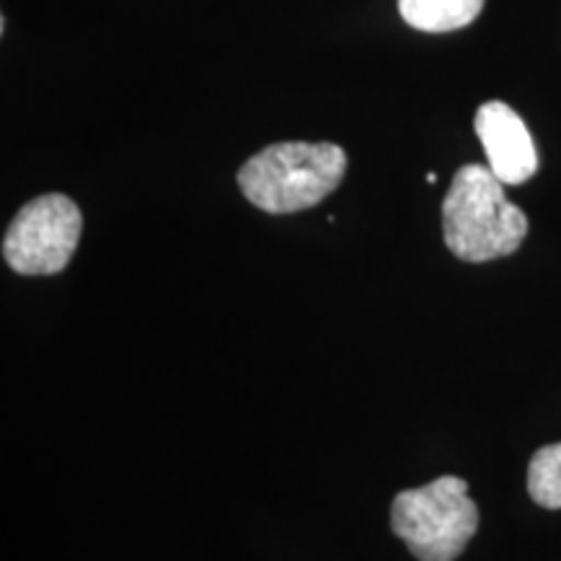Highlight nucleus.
<instances>
[{
  "label": "nucleus",
  "mask_w": 561,
  "mask_h": 561,
  "mask_svg": "<svg viewBox=\"0 0 561 561\" xmlns=\"http://www.w3.org/2000/svg\"><path fill=\"white\" fill-rule=\"evenodd\" d=\"M447 250L466 263L507 257L528 234V216L504 195V182L489 167L466 164L455 172L442 203Z\"/></svg>",
  "instance_id": "obj_1"
},
{
  "label": "nucleus",
  "mask_w": 561,
  "mask_h": 561,
  "mask_svg": "<svg viewBox=\"0 0 561 561\" xmlns=\"http://www.w3.org/2000/svg\"><path fill=\"white\" fill-rule=\"evenodd\" d=\"M346 164L341 146L286 140L244 161L237 182L244 198L265 214H297L325 201L343 182Z\"/></svg>",
  "instance_id": "obj_2"
},
{
  "label": "nucleus",
  "mask_w": 561,
  "mask_h": 561,
  "mask_svg": "<svg viewBox=\"0 0 561 561\" xmlns=\"http://www.w3.org/2000/svg\"><path fill=\"white\" fill-rule=\"evenodd\" d=\"M390 528L419 561H455L479 530V507L466 481L442 476L392 500Z\"/></svg>",
  "instance_id": "obj_3"
},
{
  "label": "nucleus",
  "mask_w": 561,
  "mask_h": 561,
  "mask_svg": "<svg viewBox=\"0 0 561 561\" xmlns=\"http://www.w3.org/2000/svg\"><path fill=\"white\" fill-rule=\"evenodd\" d=\"M81 210L68 195L47 193L26 203L3 237V261L21 276H55L81 240Z\"/></svg>",
  "instance_id": "obj_4"
},
{
  "label": "nucleus",
  "mask_w": 561,
  "mask_h": 561,
  "mask_svg": "<svg viewBox=\"0 0 561 561\" xmlns=\"http://www.w3.org/2000/svg\"><path fill=\"white\" fill-rule=\"evenodd\" d=\"M476 136L489 159V170L504 185H523L538 170V153L530 130L510 104L486 102L476 112Z\"/></svg>",
  "instance_id": "obj_5"
},
{
  "label": "nucleus",
  "mask_w": 561,
  "mask_h": 561,
  "mask_svg": "<svg viewBox=\"0 0 561 561\" xmlns=\"http://www.w3.org/2000/svg\"><path fill=\"white\" fill-rule=\"evenodd\" d=\"M398 9L413 30L442 34L473 24L483 0H398Z\"/></svg>",
  "instance_id": "obj_6"
},
{
  "label": "nucleus",
  "mask_w": 561,
  "mask_h": 561,
  "mask_svg": "<svg viewBox=\"0 0 561 561\" xmlns=\"http://www.w3.org/2000/svg\"><path fill=\"white\" fill-rule=\"evenodd\" d=\"M528 494L543 510H561V442L546 445L530 458Z\"/></svg>",
  "instance_id": "obj_7"
}]
</instances>
